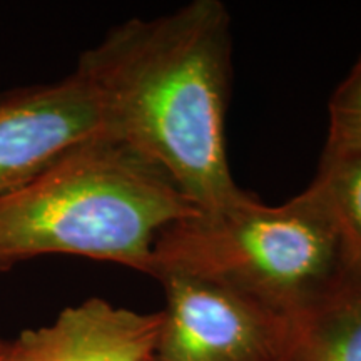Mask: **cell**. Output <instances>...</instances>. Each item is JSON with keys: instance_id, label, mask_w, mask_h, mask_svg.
I'll return each mask as SVG.
<instances>
[{"instance_id": "5b68a950", "label": "cell", "mask_w": 361, "mask_h": 361, "mask_svg": "<svg viewBox=\"0 0 361 361\" xmlns=\"http://www.w3.org/2000/svg\"><path fill=\"white\" fill-rule=\"evenodd\" d=\"M104 134L99 101L79 72L0 94V196L24 186L78 144Z\"/></svg>"}, {"instance_id": "3957f363", "label": "cell", "mask_w": 361, "mask_h": 361, "mask_svg": "<svg viewBox=\"0 0 361 361\" xmlns=\"http://www.w3.org/2000/svg\"><path fill=\"white\" fill-rule=\"evenodd\" d=\"M361 261L316 180L281 206L245 194L162 229L147 274H189L296 319Z\"/></svg>"}, {"instance_id": "8992f818", "label": "cell", "mask_w": 361, "mask_h": 361, "mask_svg": "<svg viewBox=\"0 0 361 361\" xmlns=\"http://www.w3.org/2000/svg\"><path fill=\"white\" fill-rule=\"evenodd\" d=\"M288 361H361V261L295 319Z\"/></svg>"}, {"instance_id": "277c9868", "label": "cell", "mask_w": 361, "mask_h": 361, "mask_svg": "<svg viewBox=\"0 0 361 361\" xmlns=\"http://www.w3.org/2000/svg\"><path fill=\"white\" fill-rule=\"evenodd\" d=\"M166 308L154 361H288L295 319L233 288L189 274L157 278Z\"/></svg>"}, {"instance_id": "52a82bcc", "label": "cell", "mask_w": 361, "mask_h": 361, "mask_svg": "<svg viewBox=\"0 0 361 361\" xmlns=\"http://www.w3.org/2000/svg\"><path fill=\"white\" fill-rule=\"evenodd\" d=\"M361 154V59L329 101V126L322 162Z\"/></svg>"}, {"instance_id": "7a4b0ae2", "label": "cell", "mask_w": 361, "mask_h": 361, "mask_svg": "<svg viewBox=\"0 0 361 361\" xmlns=\"http://www.w3.org/2000/svg\"><path fill=\"white\" fill-rule=\"evenodd\" d=\"M200 211L154 162L99 134L0 196V271L74 255L147 274L162 229Z\"/></svg>"}, {"instance_id": "ba28073f", "label": "cell", "mask_w": 361, "mask_h": 361, "mask_svg": "<svg viewBox=\"0 0 361 361\" xmlns=\"http://www.w3.org/2000/svg\"><path fill=\"white\" fill-rule=\"evenodd\" d=\"M314 180L361 255V154L322 162Z\"/></svg>"}, {"instance_id": "6da1fadb", "label": "cell", "mask_w": 361, "mask_h": 361, "mask_svg": "<svg viewBox=\"0 0 361 361\" xmlns=\"http://www.w3.org/2000/svg\"><path fill=\"white\" fill-rule=\"evenodd\" d=\"M231 54L228 8L194 0L114 27L75 69L96 94L104 133L154 162L201 211L246 194L226 151Z\"/></svg>"}, {"instance_id": "9c48e42d", "label": "cell", "mask_w": 361, "mask_h": 361, "mask_svg": "<svg viewBox=\"0 0 361 361\" xmlns=\"http://www.w3.org/2000/svg\"><path fill=\"white\" fill-rule=\"evenodd\" d=\"M0 361H16L13 340H0Z\"/></svg>"}]
</instances>
